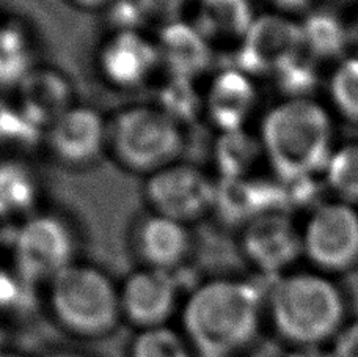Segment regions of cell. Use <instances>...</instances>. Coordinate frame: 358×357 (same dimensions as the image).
Instances as JSON below:
<instances>
[{
  "label": "cell",
  "mask_w": 358,
  "mask_h": 357,
  "mask_svg": "<svg viewBox=\"0 0 358 357\" xmlns=\"http://www.w3.org/2000/svg\"><path fill=\"white\" fill-rule=\"evenodd\" d=\"M36 46L30 30L16 19H0V93L15 92L31 69Z\"/></svg>",
  "instance_id": "7402d4cb"
},
{
  "label": "cell",
  "mask_w": 358,
  "mask_h": 357,
  "mask_svg": "<svg viewBox=\"0 0 358 357\" xmlns=\"http://www.w3.org/2000/svg\"><path fill=\"white\" fill-rule=\"evenodd\" d=\"M266 162L281 181L321 176L334 144L329 111L311 99H281L261 118Z\"/></svg>",
  "instance_id": "3957f363"
},
{
  "label": "cell",
  "mask_w": 358,
  "mask_h": 357,
  "mask_svg": "<svg viewBox=\"0 0 358 357\" xmlns=\"http://www.w3.org/2000/svg\"><path fill=\"white\" fill-rule=\"evenodd\" d=\"M66 2L84 11H106L115 0H66Z\"/></svg>",
  "instance_id": "d6a6232c"
},
{
  "label": "cell",
  "mask_w": 358,
  "mask_h": 357,
  "mask_svg": "<svg viewBox=\"0 0 358 357\" xmlns=\"http://www.w3.org/2000/svg\"><path fill=\"white\" fill-rule=\"evenodd\" d=\"M46 302L55 323L79 339H102L123 320L120 284L88 261L78 260L50 279Z\"/></svg>",
  "instance_id": "277c9868"
},
{
  "label": "cell",
  "mask_w": 358,
  "mask_h": 357,
  "mask_svg": "<svg viewBox=\"0 0 358 357\" xmlns=\"http://www.w3.org/2000/svg\"><path fill=\"white\" fill-rule=\"evenodd\" d=\"M350 31H352V43L358 44V13L354 19V22L350 24Z\"/></svg>",
  "instance_id": "836d02e7"
},
{
  "label": "cell",
  "mask_w": 358,
  "mask_h": 357,
  "mask_svg": "<svg viewBox=\"0 0 358 357\" xmlns=\"http://www.w3.org/2000/svg\"><path fill=\"white\" fill-rule=\"evenodd\" d=\"M40 199L35 170L22 158H0V218L19 225L40 211Z\"/></svg>",
  "instance_id": "d6986e66"
},
{
  "label": "cell",
  "mask_w": 358,
  "mask_h": 357,
  "mask_svg": "<svg viewBox=\"0 0 358 357\" xmlns=\"http://www.w3.org/2000/svg\"><path fill=\"white\" fill-rule=\"evenodd\" d=\"M329 349L334 357H358V320H348Z\"/></svg>",
  "instance_id": "f546056e"
},
{
  "label": "cell",
  "mask_w": 358,
  "mask_h": 357,
  "mask_svg": "<svg viewBox=\"0 0 358 357\" xmlns=\"http://www.w3.org/2000/svg\"><path fill=\"white\" fill-rule=\"evenodd\" d=\"M266 161L258 132L248 127L217 132L213 144V174L217 180H245L257 176V167Z\"/></svg>",
  "instance_id": "ffe728a7"
},
{
  "label": "cell",
  "mask_w": 358,
  "mask_h": 357,
  "mask_svg": "<svg viewBox=\"0 0 358 357\" xmlns=\"http://www.w3.org/2000/svg\"><path fill=\"white\" fill-rule=\"evenodd\" d=\"M257 79L236 65L220 68L203 85V118L215 132L248 127L258 107Z\"/></svg>",
  "instance_id": "9a60e30c"
},
{
  "label": "cell",
  "mask_w": 358,
  "mask_h": 357,
  "mask_svg": "<svg viewBox=\"0 0 358 357\" xmlns=\"http://www.w3.org/2000/svg\"><path fill=\"white\" fill-rule=\"evenodd\" d=\"M13 94V101L25 120L43 134L57 118L78 104L68 74L48 65H36Z\"/></svg>",
  "instance_id": "2e32d148"
},
{
  "label": "cell",
  "mask_w": 358,
  "mask_h": 357,
  "mask_svg": "<svg viewBox=\"0 0 358 357\" xmlns=\"http://www.w3.org/2000/svg\"><path fill=\"white\" fill-rule=\"evenodd\" d=\"M155 40L162 76L201 82L214 66L215 50L190 19L159 29Z\"/></svg>",
  "instance_id": "e0dca14e"
},
{
  "label": "cell",
  "mask_w": 358,
  "mask_h": 357,
  "mask_svg": "<svg viewBox=\"0 0 358 357\" xmlns=\"http://www.w3.org/2000/svg\"><path fill=\"white\" fill-rule=\"evenodd\" d=\"M266 318L289 348L329 346L349 320L346 296L327 274L291 271L273 279Z\"/></svg>",
  "instance_id": "7a4b0ae2"
},
{
  "label": "cell",
  "mask_w": 358,
  "mask_h": 357,
  "mask_svg": "<svg viewBox=\"0 0 358 357\" xmlns=\"http://www.w3.org/2000/svg\"><path fill=\"white\" fill-rule=\"evenodd\" d=\"M283 357H334L329 346H297L289 348Z\"/></svg>",
  "instance_id": "4dcf8cb0"
},
{
  "label": "cell",
  "mask_w": 358,
  "mask_h": 357,
  "mask_svg": "<svg viewBox=\"0 0 358 357\" xmlns=\"http://www.w3.org/2000/svg\"><path fill=\"white\" fill-rule=\"evenodd\" d=\"M129 248L138 267L176 272L190 260L195 237L190 225L146 211L134 220Z\"/></svg>",
  "instance_id": "5bb4252c"
},
{
  "label": "cell",
  "mask_w": 358,
  "mask_h": 357,
  "mask_svg": "<svg viewBox=\"0 0 358 357\" xmlns=\"http://www.w3.org/2000/svg\"><path fill=\"white\" fill-rule=\"evenodd\" d=\"M181 305L175 272L137 267L120 284L121 318L138 330L169 326Z\"/></svg>",
  "instance_id": "4fadbf2b"
},
{
  "label": "cell",
  "mask_w": 358,
  "mask_h": 357,
  "mask_svg": "<svg viewBox=\"0 0 358 357\" xmlns=\"http://www.w3.org/2000/svg\"><path fill=\"white\" fill-rule=\"evenodd\" d=\"M13 267L25 282L44 284L79 258V234L65 216L40 209L17 225Z\"/></svg>",
  "instance_id": "8992f818"
},
{
  "label": "cell",
  "mask_w": 358,
  "mask_h": 357,
  "mask_svg": "<svg viewBox=\"0 0 358 357\" xmlns=\"http://www.w3.org/2000/svg\"><path fill=\"white\" fill-rule=\"evenodd\" d=\"M145 24L156 25L157 30L165 25L187 19L195 0H134Z\"/></svg>",
  "instance_id": "f1b7e54d"
},
{
  "label": "cell",
  "mask_w": 358,
  "mask_h": 357,
  "mask_svg": "<svg viewBox=\"0 0 358 357\" xmlns=\"http://www.w3.org/2000/svg\"><path fill=\"white\" fill-rule=\"evenodd\" d=\"M181 330L170 326L138 330L129 348V357H195Z\"/></svg>",
  "instance_id": "83f0119b"
},
{
  "label": "cell",
  "mask_w": 358,
  "mask_h": 357,
  "mask_svg": "<svg viewBox=\"0 0 358 357\" xmlns=\"http://www.w3.org/2000/svg\"><path fill=\"white\" fill-rule=\"evenodd\" d=\"M313 0H271V4L275 6V11L283 13L289 16L291 13L303 11L308 8Z\"/></svg>",
  "instance_id": "1f68e13d"
},
{
  "label": "cell",
  "mask_w": 358,
  "mask_h": 357,
  "mask_svg": "<svg viewBox=\"0 0 358 357\" xmlns=\"http://www.w3.org/2000/svg\"><path fill=\"white\" fill-rule=\"evenodd\" d=\"M327 92L331 109L346 123L358 126V55H346L335 63Z\"/></svg>",
  "instance_id": "d4e9b609"
},
{
  "label": "cell",
  "mask_w": 358,
  "mask_h": 357,
  "mask_svg": "<svg viewBox=\"0 0 358 357\" xmlns=\"http://www.w3.org/2000/svg\"><path fill=\"white\" fill-rule=\"evenodd\" d=\"M248 0H195L190 22L217 49L241 46L248 29L255 21Z\"/></svg>",
  "instance_id": "ac0fdd59"
},
{
  "label": "cell",
  "mask_w": 358,
  "mask_h": 357,
  "mask_svg": "<svg viewBox=\"0 0 358 357\" xmlns=\"http://www.w3.org/2000/svg\"><path fill=\"white\" fill-rule=\"evenodd\" d=\"M303 52L322 62H340L348 55L349 44H352L350 24L334 11L315 10L300 21Z\"/></svg>",
  "instance_id": "44dd1931"
},
{
  "label": "cell",
  "mask_w": 358,
  "mask_h": 357,
  "mask_svg": "<svg viewBox=\"0 0 358 357\" xmlns=\"http://www.w3.org/2000/svg\"><path fill=\"white\" fill-rule=\"evenodd\" d=\"M0 357H15V356H10V354H3V353H0Z\"/></svg>",
  "instance_id": "e575fe53"
},
{
  "label": "cell",
  "mask_w": 358,
  "mask_h": 357,
  "mask_svg": "<svg viewBox=\"0 0 358 357\" xmlns=\"http://www.w3.org/2000/svg\"><path fill=\"white\" fill-rule=\"evenodd\" d=\"M142 194L148 211L192 227L213 216L217 178L201 165L181 159L146 176Z\"/></svg>",
  "instance_id": "52a82bcc"
},
{
  "label": "cell",
  "mask_w": 358,
  "mask_h": 357,
  "mask_svg": "<svg viewBox=\"0 0 358 357\" xmlns=\"http://www.w3.org/2000/svg\"><path fill=\"white\" fill-rule=\"evenodd\" d=\"M185 127L156 104L126 106L108 117L107 156L127 174L150 176L181 161Z\"/></svg>",
  "instance_id": "5b68a950"
},
{
  "label": "cell",
  "mask_w": 358,
  "mask_h": 357,
  "mask_svg": "<svg viewBox=\"0 0 358 357\" xmlns=\"http://www.w3.org/2000/svg\"><path fill=\"white\" fill-rule=\"evenodd\" d=\"M108 118L93 106L78 103L43 134L52 161L68 170L94 167L107 156Z\"/></svg>",
  "instance_id": "30bf717a"
},
{
  "label": "cell",
  "mask_w": 358,
  "mask_h": 357,
  "mask_svg": "<svg viewBox=\"0 0 358 357\" xmlns=\"http://www.w3.org/2000/svg\"><path fill=\"white\" fill-rule=\"evenodd\" d=\"M38 142L43 144V132L25 120L15 101L0 97V158H21Z\"/></svg>",
  "instance_id": "484cf974"
},
{
  "label": "cell",
  "mask_w": 358,
  "mask_h": 357,
  "mask_svg": "<svg viewBox=\"0 0 358 357\" xmlns=\"http://www.w3.org/2000/svg\"><path fill=\"white\" fill-rule=\"evenodd\" d=\"M94 66L101 80L115 90H140L161 73L155 36L145 30L107 31L96 48Z\"/></svg>",
  "instance_id": "9c48e42d"
},
{
  "label": "cell",
  "mask_w": 358,
  "mask_h": 357,
  "mask_svg": "<svg viewBox=\"0 0 358 357\" xmlns=\"http://www.w3.org/2000/svg\"><path fill=\"white\" fill-rule=\"evenodd\" d=\"M178 125L187 127L203 118V88L198 82L162 76L156 87V99L152 101Z\"/></svg>",
  "instance_id": "603a6c76"
},
{
  "label": "cell",
  "mask_w": 358,
  "mask_h": 357,
  "mask_svg": "<svg viewBox=\"0 0 358 357\" xmlns=\"http://www.w3.org/2000/svg\"><path fill=\"white\" fill-rule=\"evenodd\" d=\"M300 52H303L300 22L278 11L264 13L257 15L234 52V65L255 79L261 76L273 78Z\"/></svg>",
  "instance_id": "7c38bea8"
},
{
  "label": "cell",
  "mask_w": 358,
  "mask_h": 357,
  "mask_svg": "<svg viewBox=\"0 0 358 357\" xmlns=\"http://www.w3.org/2000/svg\"><path fill=\"white\" fill-rule=\"evenodd\" d=\"M319 65L321 63L310 55L300 52L278 73H275V84L283 94V99H311L321 84Z\"/></svg>",
  "instance_id": "4316f807"
},
{
  "label": "cell",
  "mask_w": 358,
  "mask_h": 357,
  "mask_svg": "<svg viewBox=\"0 0 358 357\" xmlns=\"http://www.w3.org/2000/svg\"><path fill=\"white\" fill-rule=\"evenodd\" d=\"M239 251L253 271L277 279L291 272L294 263L303 257L302 230L292 214L264 213L241 228Z\"/></svg>",
  "instance_id": "8fae6325"
},
{
  "label": "cell",
  "mask_w": 358,
  "mask_h": 357,
  "mask_svg": "<svg viewBox=\"0 0 358 357\" xmlns=\"http://www.w3.org/2000/svg\"><path fill=\"white\" fill-rule=\"evenodd\" d=\"M302 230V252L315 271L327 276L358 266V208L325 200L308 213Z\"/></svg>",
  "instance_id": "ba28073f"
},
{
  "label": "cell",
  "mask_w": 358,
  "mask_h": 357,
  "mask_svg": "<svg viewBox=\"0 0 358 357\" xmlns=\"http://www.w3.org/2000/svg\"><path fill=\"white\" fill-rule=\"evenodd\" d=\"M181 332L200 357H234L253 345L266 318V298L252 282L206 280L184 299Z\"/></svg>",
  "instance_id": "6da1fadb"
},
{
  "label": "cell",
  "mask_w": 358,
  "mask_h": 357,
  "mask_svg": "<svg viewBox=\"0 0 358 357\" xmlns=\"http://www.w3.org/2000/svg\"><path fill=\"white\" fill-rule=\"evenodd\" d=\"M321 178L334 200L358 208V142L335 145Z\"/></svg>",
  "instance_id": "cb8c5ba5"
}]
</instances>
